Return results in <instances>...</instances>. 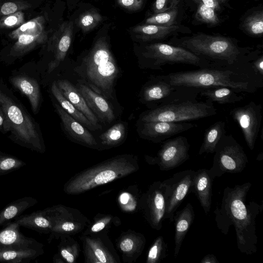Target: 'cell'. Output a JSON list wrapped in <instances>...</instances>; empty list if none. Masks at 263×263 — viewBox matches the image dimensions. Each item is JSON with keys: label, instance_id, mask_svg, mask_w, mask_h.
Instances as JSON below:
<instances>
[{"label": "cell", "instance_id": "1", "mask_svg": "<svg viewBox=\"0 0 263 263\" xmlns=\"http://www.w3.org/2000/svg\"><path fill=\"white\" fill-rule=\"evenodd\" d=\"M252 185L250 182L226 187L221 202L214 213L217 228L224 235L234 226L238 250L247 255L256 252L257 236L256 219L262 209V204L255 201L246 203L247 195Z\"/></svg>", "mask_w": 263, "mask_h": 263}, {"label": "cell", "instance_id": "2", "mask_svg": "<svg viewBox=\"0 0 263 263\" xmlns=\"http://www.w3.org/2000/svg\"><path fill=\"white\" fill-rule=\"evenodd\" d=\"M166 43L190 51L214 68H253L252 62L262 53L261 48L242 47L234 37L202 32L174 36Z\"/></svg>", "mask_w": 263, "mask_h": 263}, {"label": "cell", "instance_id": "3", "mask_svg": "<svg viewBox=\"0 0 263 263\" xmlns=\"http://www.w3.org/2000/svg\"><path fill=\"white\" fill-rule=\"evenodd\" d=\"M170 83L197 89L224 86L238 93H253L263 87V77L253 68L209 67L171 72L165 75Z\"/></svg>", "mask_w": 263, "mask_h": 263}, {"label": "cell", "instance_id": "4", "mask_svg": "<svg viewBox=\"0 0 263 263\" xmlns=\"http://www.w3.org/2000/svg\"><path fill=\"white\" fill-rule=\"evenodd\" d=\"M76 71L94 91L106 100L113 99L115 83L120 72L105 39L96 42Z\"/></svg>", "mask_w": 263, "mask_h": 263}, {"label": "cell", "instance_id": "5", "mask_svg": "<svg viewBox=\"0 0 263 263\" xmlns=\"http://www.w3.org/2000/svg\"><path fill=\"white\" fill-rule=\"evenodd\" d=\"M130 156H118L77 174L65 184L68 194H78L126 176L138 169Z\"/></svg>", "mask_w": 263, "mask_h": 263}, {"label": "cell", "instance_id": "6", "mask_svg": "<svg viewBox=\"0 0 263 263\" xmlns=\"http://www.w3.org/2000/svg\"><path fill=\"white\" fill-rule=\"evenodd\" d=\"M200 92L171 100L142 113L140 122L154 121L182 122L214 116L217 114L213 102L198 101Z\"/></svg>", "mask_w": 263, "mask_h": 263}, {"label": "cell", "instance_id": "7", "mask_svg": "<svg viewBox=\"0 0 263 263\" xmlns=\"http://www.w3.org/2000/svg\"><path fill=\"white\" fill-rule=\"evenodd\" d=\"M139 60L141 68L153 70H162V67L166 64L192 65L199 68L211 67L208 62L190 51L163 42L143 45Z\"/></svg>", "mask_w": 263, "mask_h": 263}, {"label": "cell", "instance_id": "8", "mask_svg": "<svg viewBox=\"0 0 263 263\" xmlns=\"http://www.w3.org/2000/svg\"><path fill=\"white\" fill-rule=\"evenodd\" d=\"M0 107L6 116L12 137L17 141L40 148L41 135L36 123L19 102L1 86Z\"/></svg>", "mask_w": 263, "mask_h": 263}, {"label": "cell", "instance_id": "9", "mask_svg": "<svg viewBox=\"0 0 263 263\" xmlns=\"http://www.w3.org/2000/svg\"><path fill=\"white\" fill-rule=\"evenodd\" d=\"M214 153L212 166L209 170L213 179L226 173H240L248 163L243 148L231 134L221 137Z\"/></svg>", "mask_w": 263, "mask_h": 263}, {"label": "cell", "instance_id": "10", "mask_svg": "<svg viewBox=\"0 0 263 263\" xmlns=\"http://www.w3.org/2000/svg\"><path fill=\"white\" fill-rule=\"evenodd\" d=\"M197 88L175 86L165 75L158 76L149 80L140 92L141 101L151 109L171 100L199 91Z\"/></svg>", "mask_w": 263, "mask_h": 263}, {"label": "cell", "instance_id": "11", "mask_svg": "<svg viewBox=\"0 0 263 263\" xmlns=\"http://www.w3.org/2000/svg\"><path fill=\"white\" fill-rule=\"evenodd\" d=\"M195 172L192 170L179 172L162 182L164 187V219L174 222L175 212L187 194L191 192Z\"/></svg>", "mask_w": 263, "mask_h": 263}, {"label": "cell", "instance_id": "12", "mask_svg": "<svg viewBox=\"0 0 263 263\" xmlns=\"http://www.w3.org/2000/svg\"><path fill=\"white\" fill-rule=\"evenodd\" d=\"M262 106L250 101L242 106L236 107L230 111L232 118L239 125L248 147L253 150L262 121Z\"/></svg>", "mask_w": 263, "mask_h": 263}, {"label": "cell", "instance_id": "13", "mask_svg": "<svg viewBox=\"0 0 263 263\" xmlns=\"http://www.w3.org/2000/svg\"><path fill=\"white\" fill-rule=\"evenodd\" d=\"M190 145L187 139L178 136L164 141L157 156L148 158L151 163L157 164L161 171L174 169L190 158Z\"/></svg>", "mask_w": 263, "mask_h": 263}, {"label": "cell", "instance_id": "14", "mask_svg": "<svg viewBox=\"0 0 263 263\" xmlns=\"http://www.w3.org/2000/svg\"><path fill=\"white\" fill-rule=\"evenodd\" d=\"M196 126L192 123L167 121L140 122L138 133L143 138L159 143Z\"/></svg>", "mask_w": 263, "mask_h": 263}, {"label": "cell", "instance_id": "15", "mask_svg": "<svg viewBox=\"0 0 263 263\" xmlns=\"http://www.w3.org/2000/svg\"><path fill=\"white\" fill-rule=\"evenodd\" d=\"M136 38L143 43H155L167 41L181 34H191L190 28L178 24L171 26H163L155 24H145L133 27L132 29Z\"/></svg>", "mask_w": 263, "mask_h": 263}, {"label": "cell", "instance_id": "16", "mask_svg": "<svg viewBox=\"0 0 263 263\" xmlns=\"http://www.w3.org/2000/svg\"><path fill=\"white\" fill-rule=\"evenodd\" d=\"M146 211L148 219L152 227L160 230L164 219L165 204L164 187L161 181L155 182L146 195Z\"/></svg>", "mask_w": 263, "mask_h": 263}, {"label": "cell", "instance_id": "17", "mask_svg": "<svg viewBox=\"0 0 263 263\" xmlns=\"http://www.w3.org/2000/svg\"><path fill=\"white\" fill-rule=\"evenodd\" d=\"M76 87L99 121L109 123L115 120V113L107 100L85 83H79Z\"/></svg>", "mask_w": 263, "mask_h": 263}, {"label": "cell", "instance_id": "18", "mask_svg": "<svg viewBox=\"0 0 263 263\" xmlns=\"http://www.w3.org/2000/svg\"><path fill=\"white\" fill-rule=\"evenodd\" d=\"M73 30L72 22L63 23L53 35L54 59L48 64V72H51L64 61L70 47Z\"/></svg>", "mask_w": 263, "mask_h": 263}, {"label": "cell", "instance_id": "19", "mask_svg": "<svg viewBox=\"0 0 263 263\" xmlns=\"http://www.w3.org/2000/svg\"><path fill=\"white\" fill-rule=\"evenodd\" d=\"M213 179L209 170L205 168L195 171L193 179L191 192L196 195L205 215L211 210Z\"/></svg>", "mask_w": 263, "mask_h": 263}, {"label": "cell", "instance_id": "20", "mask_svg": "<svg viewBox=\"0 0 263 263\" xmlns=\"http://www.w3.org/2000/svg\"><path fill=\"white\" fill-rule=\"evenodd\" d=\"M55 108L67 134L76 140L90 146H96L97 141L93 135L82 124L66 112L59 105Z\"/></svg>", "mask_w": 263, "mask_h": 263}, {"label": "cell", "instance_id": "21", "mask_svg": "<svg viewBox=\"0 0 263 263\" xmlns=\"http://www.w3.org/2000/svg\"><path fill=\"white\" fill-rule=\"evenodd\" d=\"M57 85L63 96L68 100L88 120L99 130L102 127L99 120L88 106L84 98L78 89L67 80L57 82Z\"/></svg>", "mask_w": 263, "mask_h": 263}, {"label": "cell", "instance_id": "22", "mask_svg": "<svg viewBox=\"0 0 263 263\" xmlns=\"http://www.w3.org/2000/svg\"><path fill=\"white\" fill-rule=\"evenodd\" d=\"M175 214L174 256L176 257L179 253L184 238L194 221L195 213L192 205L188 203L182 210Z\"/></svg>", "mask_w": 263, "mask_h": 263}, {"label": "cell", "instance_id": "23", "mask_svg": "<svg viewBox=\"0 0 263 263\" xmlns=\"http://www.w3.org/2000/svg\"><path fill=\"white\" fill-rule=\"evenodd\" d=\"M10 82L28 98L32 110L36 112L41 99L40 87L36 81L26 76H17L11 78Z\"/></svg>", "mask_w": 263, "mask_h": 263}, {"label": "cell", "instance_id": "24", "mask_svg": "<svg viewBox=\"0 0 263 263\" xmlns=\"http://www.w3.org/2000/svg\"><path fill=\"white\" fill-rule=\"evenodd\" d=\"M239 93L230 87L216 86L201 89L199 95L212 102L224 105L241 101L243 97Z\"/></svg>", "mask_w": 263, "mask_h": 263}, {"label": "cell", "instance_id": "25", "mask_svg": "<svg viewBox=\"0 0 263 263\" xmlns=\"http://www.w3.org/2000/svg\"><path fill=\"white\" fill-rule=\"evenodd\" d=\"M181 0H171L169 7L163 12L154 13L148 17L145 24L171 26L179 24L182 14Z\"/></svg>", "mask_w": 263, "mask_h": 263}, {"label": "cell", "instance_id": "26", "mask_svg": "<svg viewBox=\"0 0 263 263\" xmlns=\"http://www.w3.org/2000/svg\"><path fill=\"white\" fill-rule=\"evenodd\" d=\"M240 28L246 33L253 37H260L263 33V8H254L242 17Z\"/></svg>", "mask_w": 263, "mask_h": 263}, {"label": "cell", "instance_id": "27", "mask_svg": "<svg viewBox=\"0 0 263 263\" xmlns=\"http://www.w3.org/2000/svg\"><path fill=\"white\" fill-rule=\"evenodd\" d=\"M51 90L54 98L59 103L60 106L69 115L80 122L86 128L91 130H99L88 119L62 94L56 81L53 82Z\"/></svg>", "mask_w": 263, "mask_h": 263}, {"label": "cell", "instance_id": "28", "mask_svg": "<svg viewBox=\"0 0 263 263\" xmlns=\"http://www.w3.org/2000/svg\"><path fill=\"white\" fill-rule=\"evenodd\" d=\"M226 123L217 121L208 128L204 133L202 143L199 148L198 155L204 153H214L216 147L221 137L226 134Z\"/></svg>", "mask_w": 263, "mask_h": 263}, {"label": "cell", "instance_id": "29", "mask_svg": "<svg viewBox=\"0 0 263 263\" xmlns=\"http://www.w3.org/2000/svg\"><path fill=\"white\" fill-rule=\"evenodd\" d=\"M47 37L45 32L37 35H21L11 48L10 54L13 57L23 55L37 45L45 42Z\"/></svg>", "mask_w": 263, "mask_h": 263}, {"label": "cell", "instance_id": "30", "mask_svg": "<svg viewBox=\"0 0 263 263\" xmlns=\"http://www.w3.org/2000/svg\"><path fill=\"white\" fill-rule=\"evenodd\" d=\"M44 19L43 16H38L27 22L24 23L18 28L9 34L12 39H16L21 35H37L45 32L44 29Z\"/></svg>", "mask_w": 263, "mask_h": 263}, {"label": "cell", "instance_id": "31", "mask_svg": "<svg viewBox=\"0 0 263 263\" xmlns=\"http://www.w3.org/2000/svg\"><path fill=\"white\" fill-rule=\"evenodd\" d=\"M126 134V128L125 125L119 122L100 135L99 138L103 144L113 146L120 143L124 139Z\"/></svg>", "mask_w": 263, "mask_h": 263}, {"label": "cell", "instance_id": "32", "mask_svg": "<svg viewBox=\"0 0 263 263\" xmlns=\"http://www.w3.org/2000/svg\"><path fill=\"white\" fill-rule=\"evenodd\" d=\"M197 4L195 17L197 21L210 26L218 25L221 22V16L215 10L202 3Z\"/></svg>", "mask_w": 263, "mask_h": 263}, {"label": "cell", "instance_id": "33", "mask_svg": "<svg viewBox=\"0 0 263 263\" xmlns=\"http://www.w3.org/2000/svg\"><path fill=\"white\" fill-rule=\"evenodd\" d=\"M167 246L162 236H159L151 247L147 255V262H159L167 256Z\"/></svg>", "mask_w": 263, "mask_h": 263}, {"label": "cell", "instance_id": "34", "mask_svg": "<svg viewBox=\"0 0 263 263\" xmlns=\"http://www.w3.org/2000/svg\"><path fill=\"white\" fill-rule=\"evenodd\" d=\"M102 20V16L95 10H89L82 14L78 24L84 31L87 32L96 27Z\"/></svg>", "mask_w": 263, "mask_h": 263}, {"label": "cell", "instance_id": "35", "mask_svg": "<svg viewBox=\"0 0 263 263\" xmlns=\"http://www.w3.org/2000/svg\"><path fill=\"white\" fill-rule=\"evenodd\" d=\"M31 7V5L23 0H12L0 4V16L7 15Z\"/></svg>", "mask_w": 263, "mask_h": 263}, {"label": "cell", "instance_id": "36", "mask_svg": "<svg viewBox=\"0 0 263 263\" xmlns=\"http://www.w3.org/2000/svg\"><path fill=\"white\" fill-rule=\"evenodd\" d=\"M25 22L24 14L22 11L3 16L0 19V28L10 29L20 26Z\"/></svg>", "mask_w": 263, "mask_h": 263}, {"label": "cell", "instance_id": "37", "mask_svg": "<svg viewBox=\"0 0 263 263\" xmlns=\"http://www.w3.org/2000/svg\"><path fill=\"white\" fill-rule=\"evenodd\" d=\"M230 0H193L196 3H202L215 10L220 16L222 12L229 6Z\"/></svg>", "mask_w": 263, "mask_h": 263}, {"label": "cell", "instance_id": "38", "mask_svg": "<svg viewBox=\"0 0 263 263\" xmlns=\"http://www.w3.org/2000/svg\"><path fill=\"white\" fill-rule=\"evenodd\" d=\"M118 4L122 8L135 11L140 9L143 6V0H117Z\"/></svg>", "mask_w": 263, "mask_h": 263}, {"label": "cell", "instance_id": "39", "mask_svg": "<svg viewBox=\"0 0 263 263\" xmlns=\"http://www.w3.org/2000/svg\"><path fill=\"white\" fill-rule=\"evenodd\" d=\"M16 238L15 232L11 230H6L0 233V241L3 244H11L15 241Z\"/></svg>", "mask_w": 263, "mask_h": 263}, {"label": "cell", "instance_id": "40", "mask_svg": "<svg viewBox=\"0 0 263 263\" xmlns=\"http://www.w3.org/2000/svg\"><path fill=\"white\" fill-rule=\"evenodd\" d=\"M171 0H155L153 5L154 13L164 11L169 7Z\"/></svg>", "mask_w": 263, "mask_h": 263}, {"label": "cell", "instance_id": "41", "mask_svg": "<svg viewBox=\"0 0 263 263\" xmlns=\"http://www.w3.org/2000/svg\"><path fill=\"white\" fill-rule=\"evenodd\" d=\"M252 65L255 71L263 77V55L259 54L252 62Z\"/></svg>", "mask_w": 263, "mask_h": 263}, {"label": "cell", "instance_id": "42", "mask_svg": "<svg viewBox=\"0 0 263 263\" xmlns=\"http://www.w3.org/2000/svg\"><path fill=\"white\" fill-rule=\"evenodd\" d=\"M0 131L3 132H9V125L6 116L0 107Z\"/></svg>", "mask_w": 263, "mask_h": 263}, {"label": "cell", "instance_id": "43", "mask_svg": "<svg viewBox=\"0 0 263 263\" xmlns=\"http://www.w3.org/2000/svg\"><path fill=\"white\" fill-rule=\"evenodd\" d=\"M134 246V241L130 238L123 239L120 243V248L123 252L131 251Z\"/></svg>", "mask_w": 263, "mask_h": 263}, {"label": "cell", "instance_id": "44", "mask_svg": "<svg viewBox=\"0 0 263 263\" xmlns=\"http://www.w3.org/2000/svg\"><path fill=\"white\" fill-rule=\"evenodd\" d=\"M16 164V161L12 158H6L3 160L0 163V168L3 170H9L13 166Z\"/></svg>", "mask_w": 263, "mask_h": 263}, {"label": "cell", "instance_id": "45", "mask_svg": "<svg viewBox=\"0 0 263 263\" xmlns=\"http://www.w3.org/2000/svg\"><path fill=\"white\" fill-rule=\"evenodd\" d=\"M17 211V208L15 206H10L6 209L4 216L7 219L12 218L16 214Z\"/></svg>", "mask_w": 263, "mask_h": 263}, {"label": "cell", "instance_id": "46", "mask_svg": "<svg viewBox=\"0 0 263 263\" xmlns=\"http://www.w3.org/2000/svg\"><path fill=\"white\" fill-rule=\"evenodd\" d=\"M216 257L213 254L205 255L200 261V263H219Z\"/></svg>", "mask_w": 263, "mask_h": 263}, {"label": "cell", "instance_id": "47", "mask_svg": "<svg viewBox=\"0 0 263 263\" xmlns=\"http://www.w3.org/2000/svg\"><path fill=\"white\" fill-rule=\"evenodd\" d=\"M34 222L37 226L42 228H47L49 226V221L41 217H36L34 220Z\"/></svg>", "mask_w": 263, "mask_h": 263}, {"label": "cell", "instance_id": "48", "mask_svg": "<svg viewBox=\"0 0 263 263\" xmlns=\"http://www.w3.org/2000/svg\"><path fill=\"white\" fill-rule=\"evenodd\" d=\"M61 255L68 262L72 263L74 261V257L72 254L66 250H63L61 251Z\"/></svg>", "mask_w": 263, "mask_h": 263}, {"label": "cell", "instance_id": "49", "mask_svg": "<svg viewBox=\"0 0 263 263\" xmlns=\"http://www.w3.org/2000/svg\"><path fill=\"white\" fill-rule=\"evenodd\" d=\"M95 253L96 256L97 257V258L99 259V260L100 262H103V263L107 262L105 255L104 253H103V252L101 250H100L99 249H96L95 252Z\"/></svg>", "mask_w": 263, "mask_h": 263}, {"label": "cell", "instance_id": "50", "mask_svg": "<svg viewBox=\"0 0 263 263\" xmlns=\"http://www.w3.org/2000/svg\"><path fill=\"white\" fill-rule=\"evenodd\" d=\"M62 228L65 231H71L74 229L75 226L72 222H65L62 224Z\"/></svg>", "mask_w": 263, "mask_h": 263}, {"label": "cell", "instance_id": "51", "mask_svg": "<svg viewBox=\"0 0 263 263\" xmlns=\"http://www.w3.org/2000/svg\"><path fill=\"white\" fill-rule=\"evenodd\" d=\"M17 254L14 251H6L3 254V257L6 260L13 259L16 257Z\"/></svg>", "mask_w": 263, "mask_h": 263}, {"label": "cell", "instance_id": "52", "mask_svg": "<svg viewBox=\"0 0 263 263\" xmlns=\"http://www.w3.org/2000/svg\"><path fill=\"white\" fill-rule=\"evenodd\" d=\"M105 224L103 222H100L94 224L91 228V231L94 232H99L103 230Z\"/></svg>", "mask_w": 263, "mask_h": 263}, {"label": "cell", "instance_id": "53", "mask_svg": "<svg viewBox=\"0 0 263 263\" xmlns=\"http://www.w3.org/2000/svg\"><path fill=\"white\" fill-rule=\"evenodd\" d=\"M129 199V196L126 193L123 194L121 196V202L123 204H125Z\"/></svg>", "mask_w": 263, "mask_h": 263}, {"label": "cell", "instance_id": "54", "mask_svg": "<svg viewBox=\"0 0 263 263\" xmlns=\"http://www.w3.org/2000/svg\"><path fill=\"white\" fill-rule=\"evenodd\" d=\"M263 159V153H260L258 154L257 156L256 160L258 161H261Z\"/></svg>", "mask_w": 263, "mask_h": 263}]
</instances>
